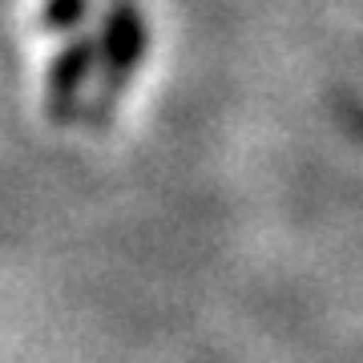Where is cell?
Here are the masks:
<instances>
[{"label":"cell","mask_w":363,"mask_h":363,"mask_svg":"<svg viewBox=\"0 0 363 363\" xmlns=\"http://www.w3.org/2000/svg\"><path fill=\"white\" fill-rule=\"evenodd\" d=\"M85 9H89V0H49L45 13H40V25L49 33H65V28H73L85 16Z\"/></svg>","instance_id":"cell-3"},{"label":"cell","mask_w":363,"mask_h":363,"mask_svg":"<svg viewBox=\"0 0 363 363\" xmlns=\"http://www.w3.org/2000/svg\"><path fill=\"white\" fill-rule=\"evenodd\" d=\"M145 52V21L133 4H113V13L105 21V37H101V69H105V85H101V105L113 101L109 93L130 77L138 61Z\"/></svg>","instance_id":"cell-1"},{"label":"cell","mask_w":363,"mask_h":363,"mask_svg":"<svg viewBox=\"0 0 363 363\" xmlns=\"http://www.w3.org/2000/svg\"><path fill=\"white\" fill-rule=\"evenodd\" d=\"M89 69H93V45H85V40L69 45L57 57V65L49 69V85H45V105H49L52 121H65L73 113L77 93L85 85V77H89Z\"/></svg>","instance_id":"cell-2"}]
</instances>
